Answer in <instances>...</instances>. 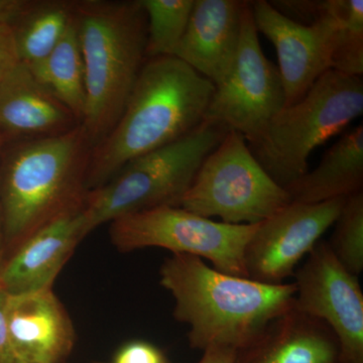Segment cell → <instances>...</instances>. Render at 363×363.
<instances>
[{
    "label": "cell",
    "mask_w": 363,
    "mask_h": 363,
    "mask_svg": "<svg viewBox=\"0 0 363 363\" xmlns=\"http://www.w3.org/2000/svg\"><path fill=\"white\" fill-rule=\"evenodd\" d=\"M228 128L206 118L185 138L128 162L104 185L93 189L83 208L92 233L124 215L162 206H180L198 169Z\"/></svg>",
    "instance_id": "6"
},
{
    "label": "cell",
    "mask_w": 363,
    "mask_h": 363,
    "mask_svg": "<svg viewBox=\"0 0 363 363\" xmlns=\"http://www.w3.org/2000/svg\"><path fill=\"white\" fill-rule=\"evenodd\" d=\"M20 63L11 26L0 23V83Z\"/></svg>",
    "instance_id": "25"
},
{
    "label": "cell",
    "mask_w": 363,
    "mask_h": 363,
    "mask_svg": "<svg viewBox=\"0 0 363 363\" xmlns=\"http://www.w3.org/2000/svg\"><path fill=\"white\" fill-rule=\"evenodd\" d=\"M25 64L0 83V140L18 142L63 135L80 125Z\"/></svg>",
    "instance_id": "16"
},
{
    "label": "cell",
    "mask_w": 363,
    "mask_h": 363,
    "mask_svg": "<svg viewBox=\"0 0 363 363\" xmlns=\"http://www.w3.org/2000/svg\"><path fill=\"white\" fill-rule=\"evenodd\" d=\"M339 353L333 331L293 307L267 324L247 347L238 351L233 363H340Z\"/></svg>",
    "instance_id": "17"
},
{
    "label": "cell",
    "mask_w": 363,
    "mask_h": 363,
    "mask_svg": "<svg viewBox=\"0 0 363 363\" xmlns=\"http://www.w3.org/2000/svg\"><path fill=\"white\" fill-rule=\"evenodd\" d=\"M257 33L272 43L286 94V107L300 101L318 79L331 70L334 35L338 26L336 0L322 2L321 11L309 25L279 13L271 2H250Z\"/></svg>",
    "instance_id": "11"
},
{
    "label": "cell",
    "mask_w": 363,
    "mask_h": 363,
    "mask_svg": "<svg viewBox=\"0 0 363 363\" xmlns=\"http://www.w3.org/2000/svg\"><path fill=\"white\" fill-rule=\"evenodd\" d=\"M76 6L69 0H28L11 25L21 63L35 66L51 54L75 21Z\"/></svg>",
    "instance_id": "19"
},
{
    "label": "cell",
    "mask_w": 363,
    "mask_h": 363,
    "mask_svg": "<svg viewBox=\"0 0 363 363\" xmlns=\"http://www.w3.org/2000/svg\"><path fill=\"white\" fill-rule=\"evenodd\" d=\"M291 202L253 157L245 136L228 130L203 161L181 207L227 224H257Z\"/></svg>",
    "instance_id": "7"
},
{
    "label": "cell",
    "mask_w": 363,
    "mask_h": 363,
    "mask_svg": "<svg viewBox=\"0 0 363 363\" xmlns=\"http://www.w3.org/2000/svg\"><path fill=\"white\" fill-rule=\"evenodd\" d=\"M363 187V126L348 131L325 152L317 168L286 188L291 201L321 203L347 198Z\"/></svg>",
    "instance_id": "18"
},
{
    "label": "cell",
    "mask_w": 363,
    "mask_h": 363,
    "mask_svg": "<svg viewBox=\"0 0 363 363\" xmlns=\"http://www.w3.org/2000/svg\"><path fill=\"white\" fill-rule=\"evenodd\" d=\"M4 143L0 140V157H1L2 150H4ZM7 250L6 238H4V222H2L1 207H0V269H1L2 264L6 259Z\"/></svg>",
    "instance_id": "29"
},
{
    "label": "cell",
    "mask_w": 363,
    "mask_h": 363,
    "mask_svg": "<svg viewBox=\"0 0 363 363\" xmlns=\"http://www.w3.org/2000/svg\"><path fill=\"white\" fill-rule=\"evenodd\" d=\"M236 351L231 348L214 346L203 351L201 359L197 363H233ZM168 363L174 362L169 360Z\"/></svg>",
    "instance_id": "27"
},
{
    "label": "cell",
    "mask_w": 363,
    "mask_h": 363,
    "mask_svg": "<svg viewBox=\"0 0 363 363\" xmlns=\"http://www.w3.org/2000/svg\"><path fill=\"white\" fill-rule=\"evenodd\" d=\"M28 68L40 84L65 105L82 124L87 96L84 63L79 43L76 18L51 54L40 63Z\"/></svg>",
    "instance_id": "20"
},
{
    "label": "cell",
    "mask_w": 363,
    "mask_h": 363,
    "mask_svg": "<svg viewBox=\"0 0 363 363\" xmlns=\"http://www.w3.org/2000/svg\"><path fill=\"white\" fill-rule=\"evenodd\" d=\"M164 351L145 340H131L123 344L114 353L111 363H168Z\"/></svg>",
    "instance_id": "24"
},
{
    "label": "cell",
    "mask_w": 363,
    "mask_h": 363,
    "mask_svg": "<svg viewBox=\"0 0 363 363\" xmlns=\"http://www.w3.org/2000/svg\"><path fill=\"white\" fill-rule=\"evenodd\" d=\"M147 16V59L174 57L194 0H140Z\"/></svg>",
    "instance_id": "21"
},
{
    "label": "cell",
    "mask_w": 363,
    "mask_h": 363,
    "mask_svg": "<svg viewBox=\"0 0 363 363\" xmlns=\"http://www.w3.org/2000/svg\"><path fill=\"white\" fill-rule=\"evenodd\" d=\"M245 4L238 0H194L174 57L215 86L220 84L238 55Z\"/></svg>",
    "instance_id": "15"
},
{
    "label": "cell",
    "mask_w": 363,
    "mask_h": 363,
    "mask_svg": "<svg viewBox=\"0 0 363 363\" xmlns=\"http://www.w3.org/2000/svg\"><path fill=\"white\" fill-rule=\"evenodd\" d=\"M160 284L175 300L174 317L188 325L190 347L220 346L236 352L267 324L294 307V283L269 285L233 276L193 255H173L160 269Z\"/></svg>",
    "instance_id": "2"
},
{
    "label": "cell",
    "mask_w": 363,
    "mask_h": 363,
    "mask_svg": "<svg viewBox=\"0 0 363 363\" xmlns=\"http://www.w3.org/2000/svg\"><path fill=\"white\" fill-rule=\"evenodd\" d=\"M76 26L87 96L82 125L95 147L118 121L147 61V16L140 0H83Z\"/></svg>",
    "instance_id": "4"
},
{
    "label": "cell",
    "mask_w": 363,
    "mask_h": 363,
    "mask_svg": "<svg viewBox=\"0 0 363 363\" xmlns=\"http://www.w3.org/2000/svg\"><path fill=\"white\" fill-rule=\"evenodd\" d=\"M93 145L82 124L63 135L13 142L0 157L7 255L40 227L81 211Z\"/></svg>",
    "instance_id": "3"
},
{
    "label": "cell",
    "mask_w": 363,
    "mask_h": 363,
    "mask_svg": "<svg viewBox=\"0 0 363 363\" xmlns=\"http://www.w3.org/2000/svg\"><path fill=\"white\" fill-rule=\"evenodd\" d=\"M334 225L327 243L338 262L358 277L363 272V191L346 198Z\"/></svg>",
    "instance_id": "23"
},
{
    "label": "cell",
    "mask_w": 363,
    "mask_h": 363,
    "mask_svg": "<svg viewBox=\"0 0 363 363\" xmlns=\"http://www.w3.org/2000/svg\"><path fill=\"white\" fill-rule=\"evenodd\" d=\"M257 224H227L188 211L162 206L114 219L111 242L123 252L147 247L207 259L215 269L247 278L245 252Z\"/></svg>",
    "instance_id": "8"
},
{
    "label": "cell",
    "mask_w": 363,
    "mask_h": 363,
    "mask_svg": "<svg viewBox=\"0 0 363 363\" xmlns=\"http://www.w3.org/2000/svg\"><path fill=\"white\" fill-rule=\"evenodd\" d=\"M7 294L0 289V363H20L14 355L6 319Z\"/></svg>",
    "instance_id": "26"
},
{
    "label": "cell",
    "mask_w": 363,
    "mask_h": 363,
    "mask_svg": "<svg viewBox=\"0 0 363 363\" xmlns=\"http://www.w3.org/2000/svg\"><path fill=\"white\" fill-rule=\"evenodd\" d=\"M6 319L20 363H63L73 351L75 328L52 289L7 295Z\"/></svg>",
    "instance_id": "14"
},
{
    "label": "cell",
    "mask_w": 363,
    "mask_h": 363,
    "mask_svg": "<svg viewBox=\"0 0 363 363\" xmlns=\"http://www.w3.org/2000/svg\"><path fill=\"white\" fill-rule=\"evenodd\" d=\"M362 112V77L328 70L300 101L279 112L248 147L267 175L286 189L307 173L313 150Z\"/></svg>",
    "instance_id": "5"
},
{
    "label": "cell",
    "mask_w": 363,
    "mask_h": 363,
    "mask_svg": "<svg viewBox=\"0 0 363 363\" xmlns=\"http://www.w3.org/2000/svg\"><path fill=\"white\" fill-rule=\"evenodd\" d=\"M338 26L334 35L331 70L344 75H363V1L336 0Z\"/></svg>",
    "instance_id": "22"
},
{
    "label": "cell",
    "mask_w": 363,
    "mask_h": 363,
    "mask_svg": "<svg viewBox=\"0 0 363 363\" xmlns=\"http://www.w3.org/2000/svg\"><path fill=\"white\" fill-rule=\"evenodd\" d=\"M295 277L294 308L324 322L339 343V362L363 363V293L358 277L319 241Z\"/></svg>",
    "instance_id": "10"
},
{
    "label": "cell",
    "mask_w": 363,
    "mask_h": 363,
    "mask_svg": "<svg viewBox=\"0 0 363 363\" xmlns=\"http://www.w3.org/2000/svg\"><path fill=\"white\" fill-rule=\"evenodd\" d=\"M211 81L176 57L147 59L123 114L93 147L89 190L104 185L136 157L185 138L206 121Z\"/></svg>",
    "instance_id": "1"
},
{
    "label": "cell",
    "mask_w": 363,
    "mask_h": 363,
    "mask_svg": "<svg viewBox=\"0 0 363 363\" xmlns=\"http://www.w3.org/2000/svg\"><path fill=\"white\" fill-rule=\"evenodd\" d=\"M88 234L83 209L40 227L6 255L0 269V289L7 295L52 289L55 279Z\"/></svg>",
    "instance_id": "13"
},
{
    "label": "cell",
    "mask_w": 363,
    "mask_h": 363,
    "mask_svg": "<svg viewBox=\"0 0 363 363\" xmlns=\"http://www.w3.org/2000/svg\"><path fill=\"white\" fill-rule=\"evenodd\" d=\"M28 0H0V23L11 26L25 9Z\"/></svg>",
    "instance_id": "28"
},
{
    "label": "cell",
    "mask_w": 363,
    "mask_h": 363,
    "mask_svg": "<svg viewBox=\"0 0 363 363\" xmlns=\"http://www.w3.org/2000/svg\"><path fill=\"white\" fill-rule=\"evenodd\" d=\"M285 107L279 69L262 52L250 2L247 1L238 55L228 75L215 86L206 118L238 131L250 143Z\"/></svg>",
    "instance_id": "9"
},
{
    "label": "cell",
    "mask_w": 363,
    "mask_h": 363,
    "mask_svg": "<svg viewBox=\"0 0 363 363\" xmlns=\"http://www.w3.org/2000/svg\"><path fill=\"white\" fill-rule=\"evenodd\" d=\"M346 198L321 203L292 202L257 224L245 252L247 278L285 284L296 267L335 223Z\"/></svg>",
    "instance_id": "12"
}]
</instances>
